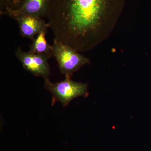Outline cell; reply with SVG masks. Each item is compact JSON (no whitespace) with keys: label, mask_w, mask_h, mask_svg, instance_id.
Returning <instances> with one entry per match:
<instances>
[{"label":"cell","mask_w":151,"mask_h":151,"mask_svg":"<svg viewBox=\"0 0 151 151\" xmlns=\"http://www.w3.org/2000/svg\"><path fill=\"white\" fill-rule=\"evenodd\" d=\"M103 0H50L47 14L54 39L78 50V42L96 28Z\"/></svg>","instance_id":"6da1fadb"},{"label":"cell","mask_w":151,"mask_h":151,"mask_svg":"<svg viewBox=\"0 0 151 151\" xmlns=\"http://www.w3.org/2000/svg\"><path fill=\"white\" fill-rule=\"evenodd\" d=\"M51 46L52 55L60 70L65 77L70 78L73 72L89 62V60L78 54L73 48L55 40H53Z\"/></svg>","instance_id":"7a4b0ae2"},{"label":"cell","mask_w":151,"mask_h":151,"mask_svg":"<svg viewBox=\"0 0 151 151\" xmlns=\"http://www.w3.org/2000/svg\"><path fill=\"white\" fill-rule=\"evenodd\" d=\"M44 86L53 95V101H58L63 107H66L74 98L88 95L87 84L75 82L70 77L60 82L52 83L48 78L44 79Z\"/></svg>","instance_id":"3957f363"},{"label":"cell","mask_w":151,"mask_h":151,"mask_svg":"<svg viewBox=\"0 0 151 151\" xmlns=\"http://www.w3.org/2000/svg\"><path fill=\"white\" fill-rule=\"evenodd\" d=\"M15 54L25 70L37 77H42L44 79L49 78L51 73L48 56L25 52L20 47L17 48Z\"/></svg>","instance_id":"277c9868"},{"label":"cell","mask_w":151,"mask_h":151,"mask_svg":"<svg viewBox=\"0 0 151 151\" xmlns=\"http://www.w3.org/2000/svg\"><path fill=\"white\" fill-rule=\"evenodd\" d=\"M13 19L18 24L22 36L32 40L44 29L49 27L47 23L39 17L22 15L15 17Z\"/></svg>","instance_id":"5b68a950"},{"label":"cell","mask_w":151,"mask_h":151,"mask_svg":"<svg viewBox=\"0 0 151 151\" xmlns=\"http://www.w3.org/2000/svg\"><path fill=\"white\" fill-rule=\"evenodd\" d=\"M50 0H25L17 10L9 12L5 14L11 18L22 15H28L42 18L46 17Z\"/></svg>","instance_id":"8992f818"},{"label":"cell","mask_w":151,"mask_h":151,"mask_svg":"<svg viewBox=\"0 0 151 151\" xmlns=\"http://www.w3.org/2000/svg\"><path fill=\"white\" fill-rule=\"evenodd\" d=\"M48 28L45 29L33 40L29 47V52L35 54L44 55L49 58L53 56L51 45L47 42L45 36Z\"/></svg>","instance_id":"52a82bcc"},{"label":"cell","mask_w":151,"mask_h":151,"mask_svg":"<svg viewBox=\"0 0 151 151\" xmlns=\"http://www.w3.org/2000/svg\"><path fill=\"white\" fill-rule=\"evenodd\" d=\"M25 0H0V13L4 15L19 9Z\"/></svg>","instance_id":"ba28073f"}]
</instances>
